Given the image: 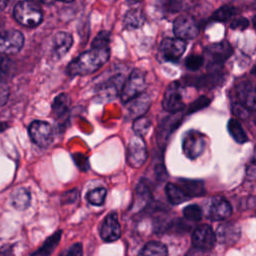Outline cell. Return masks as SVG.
<instances>
[{"mask_svg": "<svg viewBox=\"0 0 256 256\" xmlns=\"http://www.w3.org/2000/svg\"><path fill=\"white\" fill-rule=\"evenodd\" d=\"M109 47L91 48L90 50L80 54L69 63L67 67L68 74L75 76L93 73L109 60Z\"/></svg>", "mask_w": 256, "mask_h": 256, "instance_id": "6da1fadb", "label": "cell"}, {"mask_svg": "<svg viewBox=\"0 0 256 256\" xmlns=\"http://www.w3.org/2000/svg\"><path fill=\"white\" fill-rule=\"evenodd\" d=\"M13 14L15 20L26 27H36L43 20V13L39 6L27 1L18 2L14 7Z\"/></svg>", "mask_w": 256, "mask_h": 256, "instance_id": "7a4b0ae2", "label": "cell"}, {"mask_svg": "<svg viewBox=\"0 0 256 256\" xmlns=\"http://www.w3.org/2000/svg\"><path fill=\"white\" fill-rule=\"evenodd\" d=\"M146 87L145 73L140 69H134L125 80L121 90V100L124 103L142 94Z\"/></svg>", "mask_w": 256, "mask_h": 256, "instance_id": "3957f363", "label": "cell"}, {"mask_svg": "<svg viewBox=\"0 0 256 256\" xmlns=\"http://www.w3.org/2000/svg\"><path fill=\"white\" fill-rule=\"evenodd\" d=\"M162 106L164 110L170 113L181 112L184 108L183 102V88L179 81L171 82L165 89Z\"/></svg>", "mask_w": 256, "mask_h": 256, "instance_id": "277c9868", "label": "cell"}, {"mask_svg": "<svg viewBox=\"0 0 256 256\" xmlns=\"http://www.w3.org/2000/svg\"><path fill=\"white\" fill-rule=\"evenodd\" d=\"M205 149V135L197 130H189L182 139V150L191 160L198 158Z\"/></svg>", "mask_w": 256, "mask_h": 256, "instance_id": "5b68a950", "label": "cell"}, {"mask_svg": "<svg viewBox=\"0 0 256 256\" xmlns=\"http://www.w3.org/2000/svg\"><path fill=\"white\" fill-rule=\"evenodd\" d=\"M173 32L178 39L191 40L198 35L199 27L193 17L181 15L175 18L173 22Z\"/></svg>", "mask_w": 256, "mask_h": 256, "instance_id": "8992f818", "label": "cell"}, {"mask_svg": "<svg viewBox=\"0 0 256 256\" xmlns=\"http://www.w3.org/2000/svg\"><path fill=\"white\" fill-rule=\"evenodd\" d=\"M147 159V149L143 138L134 136L127 147V162L133 168H140Z\"/></svg>", "mask_w": 256, "mask_h": 256, "instance_id": "52a82bcc", "label": "cell"}, {"mask_svg": "<svg viewBox=\"0 0 256 256\" xmlns=\"http://www.w3.org/2000/svg\"><path fill=\"white\" fill-rule=\"evenodd\" d=\"M237 103L249 112L256 111V85L250 81H241L235 88Z\"/></svg>", "mask_w": 256, "mask_h": 256, "instance_id": "ba28073f", "label": "cell"}, {"mask_svg": "<svg viewBox=\"0 0 256 256\" xmlns=\"http://www.w3.org/2000/svg\"><path fill=\"white\" fill-rule=\"evenodd\" d=\"M29 135L32 141L40 147H48L53 141L52 128L45 121H33L29 126Z\"/></svg>", "mask_w": 256, "mask_h": 256, "instance_id": "9c48e42d", "label": "cell"}, {"mask_svg": "<svg viewBox=\"0 0 256 256\" xmlns=\"http://www.w3.org/2000/svg\"><path fill=\"white\" fill-rule=\"evenodd\" d=\"M24 44V37L17 30L0 31V52L15 54L19 52Z\"/></svg>", "mask_w": 256, "mask_h": 256, "instance_id": "30bf717a", "label": "cell"}, {"mask_svg": "<svg viewBox=\"0 0 256 256\" xmlns=\"http://www.w3.org/2000/svg\"><path fill=\"white\" fill-rule=\"evenodd\" d=\"M216 242L215 232L209 225L198 226L192 234V243L195 248L208 251L214 247Z\"/></svg>", "mask_w": 256, "mask_h": 256, "instance_id": "8fae6325", "label": "cell"}, {"mask_svg": "<svg viewBox=\"0 0 256 256\" xmlns=\"http://www.w3.org/2000/svg\"><path fill=\"white\" fill-rule=\"evenodd\" d=\"M232 52L233 49L227 41H221L211 44L204 49V53L209 61V64L213 65L222 64L231 56Z\"/></svg>", "mask_w": 256, "mask_h": 256, "instance_id": "7c38bea8", "label": "cell"}, {"mask_svg": "<svg viewBox=\"0 0 256 256\" xmlns=\"http://www.w3.org/2000/svg\"><path fill=\"white\" fill-rule=\"evenodd\" d=\"M186 49V42L178 38H165L160 45L163 57L168 61H177Z\"/></svg>", "mask_w": 256, "mask_h": 256, "instance_id": "4fadbf2b", "label": "cell"}, {"mask_svg": "<svg viewBox=\"0 0 256 256\" xmlns=\"http://www.w3.org/2000/svg\"><path fill=\"white\" fill-rule=\"evenodd\" d=\"M100 236L106 242H113L121 236V226L116 213L108 214L100 227Z\"/></svg>", "mask_w": 256, "mask_h": 256, "instance_id": "5bb4252c", "label": "cell"}, {"mask_svg": "<svg viewBox=\"0 0 256 256\" xmlns=\"http://www.w3.org/2000/svg\"><path fill=\"white\" fill-rule=\"evenodd\" d=\"M216 241L225 245H232L236 243L240 237V228L237 224L232 222H225L218 226L215 233Z\"/></svg>", "mask_w": 256, "mask_h": 256, "instance_id": "9a60e30c", "label": "cell"}, {"mask_svg": "<svg viewBox=\"0 0 256 256\" xmlns=\"http://www.w3.org/2000/svg\"><path fill=\"white\" fill-rule=\"evenodd\" d=\"M183 118V115L181 112L172 113L170 116H168L162 124L158 127L157 130V141L160 144H165L169 135L178 127V125L181 123Z\"/></svg>", "mask_w": 256, "mask_h": 256, "instance_id": "2e32d148", "label": "cell"}, {"mask_svg": "<svg viewBox=\"0 0 256 256\" xmlns=\"http://www.w3.org/2000/svg\"><path fill=\"white\" fill-rule=\"evenodd\" d=\"M231 213L232 207L226 199L222 197H216L212 200L209 208V217L212 220H225L231 215Z\"/></svg>", "mask_w": 256, "mask_h": 256, "instance_id": "e0dca14e", "label": "cell"}, {"mask_svg": "<svg viewBox=\"0 0 256 256\" xmlns=\"http://www.w3.org/2000/svg\"><path fill=\"white\" fill-rule=\"evenodd\" d=\"M73 44L72 35L68 32L60 31L58 32L52 41V51L53 55L57 58H61L64 56Z\"/></svg>", "mask_w": 256, "mask_h": 256, "instance_id": "ac0fdd59", "label": "cell"}, {"mask_svg": "<svg viewBox=\"0 0 256 256\" xmlns=\"http://www.w3.org/2000/svg\"><path fill=\"white\" fill-rule=\"evenodd\" d=\"M191 80L186 81V83L192 86H196L198 88H212L220 84V81L223 80L222 73L217 70V71H211L208 74L201 75L198 77H192L189 78Z\"/></svg>", "mask_w": 256, "mask_h": 256, "instance_id": "d6986e66", "label": "cell"}, {"mask_svg": "<svg viewBox=\"0 0 256 256\" xmlns=\"http://www.w3.org/2000/svg\"><path fill=\"white\" fill-rule=\"evenodd\" d=\"M178 186L188 198L200 197L206 193L204 183L200 180L180 178L178 179Z\"/></svg>", "mask_w": 256, "mask_h": 256, "instance_id": "ffe728a7", "label": "cell"}, {"mask_svg": "<svg viewBox=\"0 0 256 256\" xmlns=\"http://www.w3.org/2000/svg\"><path fill=\"white\" fill-rule=\"evenodd\" d=\"M128 110L129 112L135 116V117H140L143 116V114L148 110L150 106V97L146 93H142L138 95L137 97L133 98L132 100L128 101Z\"/></svg>", "mask_w": 256, "mask_h": 256, "instance_id": "44dd1931", "label": "cell"}, {"mask_svg": "<svg viewBox=\"0 0 256 256\" xmlns=\"http://www.w3.org/2000/svg\"><path fill=\"white\" fill-rule=\"evenodd\" d=\"M145 20V15L141 9L132 8L124 16V25L126 28L135 29L141 27Z\"/></svg>", "mask_w": 256, "mask_h": 256, "instance_id": "7402d4cb", "label": "cell"}, {"mask_svg": "<svg viewBox=\"0 0 256 256\" xmlns=\"http://www.w3.org/2000/svg\"><path fill=\"white\" fill-rule=\"evenodd\" d=\"M12 206L17 210H25L30 204V193L25 188H18L11 197Z\"/></svg>", "mask_w": 256, "mask_h": 256, "instance_id": "603a6c76", "label": "cell"}, {"mask_svg": "<svg viewBox=\"0 0 256 256\" xmlns=\"http://www.w3.org/2000/svg\"><path fill=\"white\" fill-rule=\"evenodd\" d=\"M227 128H228V132L231 135V137L239 144H244L245 142L248 141V137H247L241 123L237 119L231 118L228 121Z\"/></svg>", "mask_w": 256, "mask_h": 256, "instance_id": "cb8c5ba5", "label": "cell"}, {"mask_svg": "<svg viewBox=\"0 0 256 256\" xmlns=\"http://www.w3.org/2000/svg\"><path fill=\"white\" fill-rule=\"evenodd\" d=\"M165 193H166V196H167V199L169 200V202L174 205L183 203L188 199V197L179 188V186L176 184H173V183L166 184Z\"/></svg>", "mask_w": 256, "mask_h": 256, "instance_id": "d4e9b609", "label": "cell"}, {"mask_svg": "<svg viewBox=\"0 0 256 256\" xmlns=\"http://www.w3.org/2000/svg\"><path fill=\"white\" fill-rule=\"evenodd\" d=\"M139 256H168V250L164 244L151 241L142 248Z\"/></svg>", "mask_w": 256, "mask_h": 256, "instance_id": "484cf974", "label": "cell"}, {"mask_svg": "<svg viewBox=\"0 0 256 256\" xmlns=\"http://www.w3.org/2000/svg\"><path fill=\"white\" fill-rule=\"evenodd\" d=\"M125 80L121 74L116 75L112 78H110L106 83H104L100 90L105 93L106 96H113L118 93L121 86H123Z\"/></svg>", "mask_w": 256, "mask_h": 256, "instance_id": "4316f807", "label": "cell"}, {"mask_svg": "<svg viewBox=\"0 0 256 256\" xmlns=\"http://www.w3.org/2000/svg\"><path fill=\"white\" fill-rule=\"evenodd\" d=\"M60 237H61V231H58V232L54 233L53 235H51L44 242L42 247L33 254V256H49L56 248V246L60 240Z\"/></svg>", "mask_w": 256, "mask_h": 256, "instance_id": "83f0119b", "label": "cell"}, {"mask_svg": "<svg viewBox=\"0 0 256 256\" xmlns=\"http://www.w3.org/2000/svg\"><path fill=\"white\" fill-rule=\"evenodd\" d=\"M150 197H151V193L149 190V185L144 180H141L136 188L134 207L139 206V203H140V207L146 205V203L149 201Z\"/></svg>", "mask_w": 256, "mask_h": 256, "instance_id": "f1b7e54d", "label": "cell"}, {"mask_svg": "<svg viewBox=\"0 0 256 256\" xmlns=\"http://www.w3.org/2000/svg\"><path fill=\"white\" fill-rule=\"evenodd\" d=\"M70 106V99L66 94H60L57 96L53 102L52 110L57 118L63 117L65 114H67L68 109Z\"/></svg>", "mask_w": 256, "mask_h": 256, "instance_id": "f546056e", "label": "cell"}, {"mask_svg": "<svg viewBox=\"0 0 256 256\" xmlns=\"http://www.w3.org/2000/svg\"><path fill=\"white\" fill-rule=\"evenodd\" d=\"M238 13V10L234 7V6H230V5H224L222 7H220L219 9H217L213 15H212V20L215 21H227L228 19L232 18L233 16H236V14Z\"/></svg>", "mask_w": 256, "mask_h": 256, "instance_id": "4dcf8cb0", "label": "cell"}, {"mask_svg": "<svg viewBox=\"0 0 256 256\" xmlns=\"http://www.w3.org/2000/svg\"><path fill=\"white\" fill-rule=\"evenodd\" d=\"M150 127H151V121L145 116H140L136 118L132 125L133 131L136 134V136H139L141 138H143L147 134Z\"/></svg>", "mask_w": 256, "mask_h": 256, "instance_id": "1f68e13d", "label": "cell"}, {"mask_svg": "<svg viewBox=\"0 0 256 256\" xmlns=\"http://www.w3.org/2000/svg\"><path fill=\"white\" fill-rule=\"evenodd\" d=\"M106 194H107V191H106L105 188L98 187V188H95V189L91 190L90 192H88L87 200L90 204L99 206V205H102L104 203Z\"/></svg>", "mask_w": 256, "mask_h": 256, "instance_id": "d6a6232c", "label": "cell"}, {"mask_svg": "<svg viewBox=\"0 0 256 256\" xmlns=\"http://www.w3.org/2000/svg\"><path fill=\"white\" fill-rule=\"evenodd\" d=\"M183 215L188 221H199L202 217V210L196 204H191L183 209Z\"/></svg>", "mask_w": 256, "mask_h": 256, "instance_id": "836d02e7", "label": "cell"}, {"mask_svg": "<svg viewBox=\"0 0 256 256\" xmlns=\"http://www.w3.org/2000/svg\"><path fill=\"white\" fill-rule=\"evenodd\" d=\"M203 63L204 57L200 55H190L185 61L186 67L191 71H196L200 69L203 66Z\"/></svg>", "mask_w": 256, "mask_h": 256, "instance_id": "e575fe53", "label": "cell"}, {"mask_svg": "<svg viewBox=\"0 0 256 256\" xmlns=\"http://www.w3.org/2000/svg\"><path fill=\"white\" fill-rule=\"evenodd\" d=\"M110 40V34L106 31H101L94 38L92 42V48H106L108 47Z\"/></svg>", "mask_w": 256, "mask_h": 256, "instance_id": "d590c367", "label": "cell"}, {"mask_svg": "<svg viewBox=\"0 0 256 256\" xmlns=\"http://www.w3.org/2000/svg\"><path fill=\"white\" fill-rule=\"evenodd\" d=\"M210 101H211V100H210L209 98H207L206 96H200L197 100H195L194 102H192V103L189 105V107H188V109H187V113L190 114V113L196 112V111H198V110H200V109H202V108L208 106L209 103H210Z\"/></svg>", "mask_w": 256, "mask_h": 256, "instance_id": "8d00e7d4", "label": "cell"}, {"mask_svg": "<svg viewBox=\"0 0 256 256\" xmlns=\"http://www.w3.org/2000/svg\"><path fill=\"white\" fill-rule=\"evenodd\" d=\"M12 66V62L9 58L0 54V81L7 76Z\"/></svg>", "mask_w": 256, "mask_h": 256, "instance_id": "74e56055", "label": "cell"}, {"mask_svg": "<svg viewBox=\"0 0 256 256\" xmlns=\"http://www.w3.org/2000/svg\"><path fill=\"white\" fill-rule=\"evenodd\" d=\"M83 249L80 243H75L60 254V256H82Z\"/></svg>", "mask_w": 256, "mask_h": 256, "instance_id": "f35d334b", "label": "cell"}, {"mask_svg": "<svg viewBox=\"0 0 256 256\" xmlns=\"http://www.w3.org/2000/svg\"><path fill=\"white\" fill-rule=\"evenodd\" d=\"M249 25V22L246 18H243V17H238V18H235L231 24H230V27L234 30H243L245 28H247Z\"/></svg>", "mask_w": 256, "mask_h": 256, "instance_id": "ab89813d", "label": "cell"}, {"mask_svg": "<svg viewBox=\"0 0 256 256\" xmlns=\"http://www.w3.org/2000/svg\"><path fill=\"white\" fill-rule=\"evenodd\" d=\"M232 110H233V113L239 118L244 119L249 116V111L246 108H244L243 106H241L239 103H235L232 106Z\"/></svg>", "mask_w": 256, "mask_h": 256, "instance_id": "60d3db41", "label": "cell"}, {"mask_svg": "<svg viewBox=\"0 0 256 256\" xmlns=\"http://www.w3.org/2000/svg\"><path fill=\"white\" fill-rule=\"evenodd\" d=\"M9 97V88L5 83L0 82V106H3Z\"/></svg>", "mask_w": 256, "mask_h": 256, "instance_id": "b9f144b4", "label": "cell"}, {"mask_svg": "<svg viewBox=\"0 0 256 256\" xmlns=\"http://www.w3.org/2000/svg\"><path fill=\"white\" fill-rule=\"evenodd\" d=\"M246 176L250 180L256 179V159H253L246 170Z\"/></svg>", "mask_w": 256, "mask_h": 256, "instance_id": "7bdbcfd3", "label": "cell"}, {"mask_svg": "<svg viewBox=\"0 0 256 256\" xmlns=\"http://www.w3.org/2000/svg\"><path fill=\"white\" fill-rule=\"evenodd\" d=\"M206 252L207 251H203V250H201V249H198V248H192L189 252H188V254H187V256H206Z\"/></svg>", "mask_w": 256, "mask_h": 256, "instance_id": "ee69618b", "label": "cell"}, {"mask_svg": "<svg viewBox=\"0 0 256 256\" xmlns=\"http://www.w3.org/2000/svg\"><path fill=\"white\" fill-rule=\"evenodd\" d=\"M6 5H7V1H0V11L3 10Z\"/></svg>", "mask_w": 256, "mask_h": 256, "instance_id": "f6af8a7d", "label": "cell"}, {"mask_svg": "<svg viewBox=\"0 0 256 256\" xmlns=\"http://www.w3.org/2000/svg\"><path fill=\"white\" fill-rule=\"evenodd\" d=\"M251 73L253 74V75H255L256 76V65L252 68V70H251Z\"/></svg>", "mask_w": 256, "mask_h": 256, "instance_id": "bcb514c9", "label": "cell"}, {"mask_svg": "<svg viewBox=\"0 0 256 256\" xmlns=\"http://www.w3.org/2000/svg\"><path fill=\"white\" fill-rule=\"evenodd\" d=\"M253 25H254V27L256 28V15H255L254 18H253Z\"/></svg>", "mask_w": 256, "mask_h": 256, "instance_id": "7dc6e473", "label": "cell"}, {"mask_svg": "<svg viewBox=\"0 0 256 256\" xmlns=\"http://www.w3.org/2000/svg\"><path fill=\"white\" fill-rule=\"evenodd\" d=\"M0 256H6V255L3 252H0Z\"/></svg>", "mask_w": 256, "mask_h": 256, "instance_id": "c3c4849f", "label": "cell"}]
</instances>
